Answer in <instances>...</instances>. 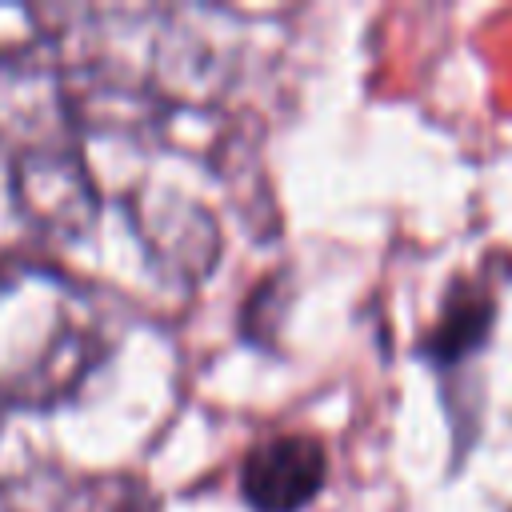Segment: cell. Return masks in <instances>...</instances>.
Masks as SVG:
<instances>
[{
  "mask_svg": "<svg viewBox=\"0 0 512 512\" xmlns=\"http://www.w3.org/2000/svg\"><path fill=\"white\" fill-rule=\"evenodd\" d=\"M324 476V444L304 432H280L244 452L236 488L248 512H304L320 496Z\"/></svg>",
  "mask_w": 512,
  "mask_h": 512,
  "instance_id": "5",
  "label": "cell"
},
{
  "mask_svg": "<svg viewBox=\"0 0 512 512\" xmlns=\"http://www.w3.org/2000/svg\"><path fill=\"white\" fill-rule=\"evenodd\" d=\"M108 348L96 296L36 260H0V404L68 400Z\"/></svg>",
  "mask_w": 512,
  "mask_h": 512,
  "instance_id": "1",
  "label": "cell"
},
{
  "mask_svg": "<svg viewBox=\"0 0 512 512\" xmlns=\"http://www.w3.org/2000/svg\"><path fill=\"white\" fill-rule=\"evenodd\" d=\"M128 220L152 272L176 288H196L220 260L224 236L216 212L180 188H136L128 196Z\"/></svg>",
  "mask_w": 512,
  "mask_h": 512,
  "instance_id": "4",
  "label": "cell"
},
{
  "mask_svg": "<svg viewBox=\"0 0 512 512\" xmlns=\"http://www.w3.org/2000/svg\"><path fill=\"white\" fill-rule=\"evenodd\" d=\"M124 480L76 476L60 464H28L0 484V512H112Z\"/></svg>",
  "mask_w": 512,
  "mask_h": 512,
  "instance_id": "6",
  "label": "cell"
},
{
  "mask_svg": "<svg viewBox=\"0 0 512 512\" xmlns=\"http://www.w3.org/2000/svg\"><path fill=\"white\" fill-rule=\"evenodd\" d=\"M240 24L220 8H164L140 80L168 112H212L240 76Z\"/></svg>",
  "mask_w": 512,
  "mask_h": 512,
  "instance_id": "2",
  "label": "cell"
},
{
  "mask_svg": "<svg viewBox=\"0 0 512 512\" xmlns=\"http://www.w3.org/2000/svg\"><path fill=\"white\" fill-rule=\"evenodd\" d=\"M496 324V300L480 292L476 284H456L444 296V308L432 324V332L420 340V356L436 368H456L472 352H480Z\"/></svg>",
  "mask_w": 512,
  "mask_h": 512,
  "instance_id": "7",
  "label": "cell"
},
{
  "mask_svg": "<svg viewBox=\"0 0 512 512\" xmlns=\"http://www.w3.org/2000/svg\"><path fill=\"white\" fill-rule=\"evenodd\" d=\"M0 420H4V404H0Z\"/></svg>",
  "mask_w": 512,
  "mask_h": 512,
  "instance_id": "8",
  "label": "cell"
},
{
  "mask_svg": "<svg viewBox=\"0 0 512 512\" xmlns=\"http://www.w3.org/2000/svg\"><path fill=\"white\" fill-rule=\"evenodd\" d=\"M12 204L48 240H80L100 216V184L68 136L20 144L8 164Z\"/></svg>",
  "mask_w": 512,
  "mask_h": 512,
  "instance_id": "3",
  "label": "cell"
}]
</instances>
